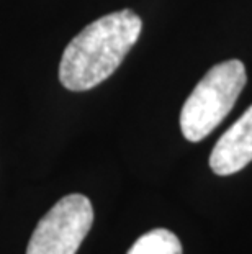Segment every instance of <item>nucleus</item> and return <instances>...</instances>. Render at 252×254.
<instances>
[{
    "mask_svg": "<svg viewBox=\"0 0 252 254\" xmlns=\"http://www.w3.org/2000/svg\"><path fill=\"white\" fill-rule=\"evenodd\" d=\"M143 21L131 10L108 13L72 38L62 53L59 80L67 90L97 87L113 74L136 45Z\"/></svg>",
    "mask_w": 252,
    "mask_h": 254,
    "instance_id": "f257e3e1",
    "label": "nucleus"
},
{
    "mask_svg": "<svg viewBox=\"0 0 252 254\" xmlns=\"http://www.w3.org/2000/svg\"><path fill=\"white\" fill-rule=\"evenodd\" d=\"M246 80V67L238 59L213 66L182 107V134L192 143L205 139L233 110Z\"/></svg>",
    "mask_w": 252,
    "mask_h": 254,
    "instance_id": "f03ea898",
    "label": "nucleus"
},
{
    "mask_svg": "<svg viewBox=\"0 0 252 254\" xmlns=\"http://www.w3.org/2000/svg\"><path fill=\"white\" fill-rule=\"evenodd\" d=\"M92 223L94 207L87 197L82 193L62 197L38 221L26 254H76Z\"/></svg>",
    "mask_w": 252,
    "mask_h": 254,
    "instance_id": "7ed1b4c3",
    "label": "nucleus"
},
{
    "mask_svg": "<svg viewBox=\"0 0 252 254\" xmlns=\"http://www.w3.org/2000/svg\"><path fill=\"white\" fill-rule=\"evenodd\" d=\"M252 161V105L224 131L210 154V167L218 176L243 171Z\"/></svg>",
    "mask_w": 252,
    "mask_h": 254,
    "instance_id": "20e7f679",
    "label": "nucleus"
},
{
    "mask_svg": "<svg viewBox=\"0 0 252 254\" xmlns=\"http://www.w3.org/2000/svg\"><path fill=\"white\" fill-rule=\"evenodd\" d=\"M128 254H182V243L170 230L155 228L139 236Z\"/></svg>",
    "mask_w": 252,
    "mask_h": 254,
    "instance_id": "39448f33",
    "label": "nucleus"
}]
</instances>
